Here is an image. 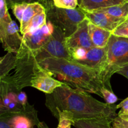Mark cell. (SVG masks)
I'll return each mask as SVG.
<instances>
[{"instance_id":"10","label":"cell","mask_w":128,"mask_h":128,"mask_svg":"<svg viewBox=\"0 0 128 128\" xmlns=\"http://www.w3.org/2000/svg\"><path fill=\"white\" fill-rule=\"evenodd\" d=\"M89 23L90 21L86 18L79 24L75 32L66 38V45L70 52L76 48L88 50L93 47L89 34Z\"/></svg>"},{"instance_id":"29","label":"cell","mask_w":128,"mask_h":128,"mask_svg":"<svg viewBox=\"0 0 128 128\" xmlns=\"http://www.w3.org/2000/svg\"><path fill=\"white\" fill-rule=\"evenodd\" d=\"M111 33L116 36L128 38V29H124V30L115 29L113 31H112Z\"/></svg>"},{"instance_id":"33","label":"cell","mask_w":128,"mask_h":128,"mask_svg":"<svg viewBox=\"0 0 128 128\" xmlns=\"http://www.w3.org/2000/svg\"><path fill=\"white\" fill-rule=\"evenodd\" d=\"M118 116L122 120L128 121V111H122L121 110L118 114Z\"/></svg>"},{"instance_id":"28","label":"cell","mask_w":128,"mask_h":128,"mask_svg":"<svg viewBox=\"0 0 128 128\" xmlns=\"http://www.w3.org/2000/svg\"><path fill=\"white\" fill-rule=\"evenodd\" d=\"M8 6L11 8L13 4L16 3H22V2H26V3H31V2H39V0H6Z\"/></svg>"},{"instance_id":"34","label":"cell","mask_w":128,"mask_h":128,"mask_svg":"<svg viewBox=\"0 0 128 128\" xmlns=\"http://www.w3.org/2000/svg\"><path fill=\"white\" fill-rule=\"evenodd\" d=\"M116 29H120V30H124V29H128V16L124 20V21Z\"/></svg>"},{"instance_id":"24","label":"cell","mask_w":128,"mask_h":128,"mask_svg":"<svg viewBox=\"0 0 128 128\" xmlns=\"http://www.w3.org/2000/svg\"><path fill=\"white\" fill-rule=\"evenodd\" d=\"M28 4L26 2H22V3H16L12 5L11 7V10H12L14 15L15 17L16 18L19 22H21V20H22V15H23V12L24 11L25 8L27 6Z\"/></svg>"},{"instance_id":"31","label":"cell","mask_w":128,"mask_h":128,"mask_svg":"<svg viewBox=\"0 0 128 128\" xmlns=\"http://www.w3.org/2000/svg\"><path fill=\"white\" fill-rule=\"evenodd\" d=\"M39 2H40L44 7L46 10L54 5L52 0H39Z\"/></svg>"},{"instance_id":"13","label":"cell","mask_w":128,"mask_h":128,"mask_svg":"<svg viewBox=\"0 0 128 128\" xmlns=\"http://www.w3.org/2000/svg\"><path fill=\"white\" fill-rule=\"evenodd\" d=\"M106 54V46L104 48L93 46L88 49L84 57L81 60L77 61V62L97 70L100 72L104 64Z\"/></svg>"},{"instance_id":"30","label":"cell","mask_w":128,"mask_h":128,"mask_svg":"<svg viewBox=\"0 0 128 128\" xmlns=\"http://www.w3.org/2000/svg\"><path fill=\"white\" fill-rule=\"evenodd\" d=\"M116 108L117 109L121 108V110L122 111H128V97L127 98L125 99L124 100L120 102L119 104L116 105Z\"/></svg>"},{"instance_id":"2","label":"cell","mask_w":128,"mask_h":128,"mask_svg":"<svg viewBox=\"0 0 128 128\" xmlns=\"http://www.w3.org/2000/svg\"><path fill=\"white\" fill-rule=\"evenodd\" d=\"M39 64L70 86L102 97L101 89L105 88L96 70L75 61L64 58H49L39 61Z\"/></svg>"},{"instance_id":"22","label":"cell","mask_w":128,"mask_h":128,"mask_svg":"<svg viewBox=\"0 0 128 128\" xmlns=\"http://www.w3.org/2000/svg\"><path fill=\"white\" fill-rule=\"evenodd\" d=\"M54 5L60 8L74 9L78 6V0H52Z\"/></svg>"},{"instance_id":"8","label":"cell","mask_w":128,"mask_h":128,"mask_svg":"<svg viewBox=\"0 0 128 128\" xmlns=\"http://www.w3.org/2000/svg\"><path fill=\"white\" fill-rule=\"evenodd\" d=\"M54 25L48 21L42 27L22 35V40L19 50L34 52L40 50L50 40L53 32Z\"/></svg>"},{"instance_id":"25","label":"cell","mask_w":128,"mask_h":128,"mask_svg":"<svg viewBox=\"0 0 128 128\" xmlns=\"http://www.w3.org/2000/svg\"><path fill=\"white\" fill-rule=\"evenodd\" d=\"M111 128H128V121L116 116L111 122Z\"/></svg>"},{"instance_id":"7","label":"cell","mask_w":128,"mask_h":128,"mask_svg":"<svg viewBox=\"0 0 128 128\" xmlns=\"http://www.w3.org/2000/svg\"><path fill=\"white\" fill-rule=\"evenodd\" d=\"M36 62L49 58H58L72 61L70 52L66 45V36L63 31L54 26L53 32L50 40L40 50L34 51Z\"/></svg>"},{"instance_id":"14","label":"cell","mask_w":128,"mask_h":128,"mask_svg":"<svg viewBox=\"0 0 128 128\" xmlns=\"http://www.w3.org/2000/svg\"><path fill=\"white\" fill-rule=\"evenodd\" d=\"M89 34L93 46L104 48L107 46L111 32L103 28L98 27L90 22Z\"/></svg>"},{"instance_id":"37","label":"cell","mask_w":128,"mask_h":128,"mask_svg":"<svg viewBox=\"0 0 128 128\" xmlns=\"http://www.w3.org/2000/svg\"><path fill=\"white\" fill-rule=\"evenodd\" d=\"M3 59H4V56H3V57H0V64L1 63V62L2 61Z\"/></svg>"},{"instance_id":"20","label":"cell","mask_w":128,"mask_h":128,"mask_svg":"<svg viewBox=\"0 0 128 128\" xmlns=\"http://www.w3.org/2000/svg\"><path fill=\"white\" fill-rule=\"evenodd\" d=\"M46 22H47V16H46V11H42V12L37 14L30 21L24 34L34 31V30L42 27L46 23Z\"/></svg>"},{"instance_id":"3","label":"cell","mask_w":128,"mask_h":128,"mask_svg":"<svg viewBox=\"0 0 128 128\" xmlns=\"http://www.w3.org/2000/svg\"><path fill=\"white\" fill-rule=\"evenodd\" d=\"M128 64V38L111 34L106 46L105 61L99 74L105 88L112 91L110 80L123 66Z\"/></svg>"},{"instance_id":"4","label":"cell","mask_w":128,"mask_h":128,"mask_svg":"<svg viewBox=\"0 0 128 128\" xmlns=\"http://www.w3.org/2000/svg\"><path fill=\"white\" fill-rule=\"evenodd\" d=\"M22 40L17 24L9 14L6 0H0V42L4 50L16 54Z\"/></svg>"},{"instance_id":"32","label":"cell","mask_w":128,"mask_h":128,"mask_svg":"<svg viewBox=\"0 0 128 128\" xmlns=\"http://www.w3.org/2000/svg\"><path fill=\"white\" fill-rule=\"evenodd\" d=\"M117 73L124 76L125 78H126L128 80V64L125 65L124 66H123L120 71H118Z\"/></svg>"},{"instance_id":"11","label":"cell","mask_w":128,"mask_h":128,"mask_svg":"<svg viewBox=\"0 0 128 128\" xmlns=\"http://www.w3.org/2000/svg\"><path fill=\"white\" fill-rule=\"evenodd\" d=\"M10 122L11 128H34L40 121L34 106L28 102L22 111L11 114Z\"/></svg>"},{"instance_id":"5","label":"cell","mask_w":128,"mask_h":128,"mask_svg":"<svg viewBox=\"0 0 128 128\" xmlns=\"http://www.w3.org/2000/svg\"><path fill=\"white\" fill-rule=\"evenodd\" d=\"M47 20L63 31L66 38L71 36L79 24L85 18L84 11L78 6L74 9L60 8L54 5L46 10Z\"/></svg>"},{"instance_id":"27","label":"cell","mask_w":128,"mask_h":128,"mask_svg":"<svg viewBox=\"0 0 128 128\" xmlns=\"http://www.w3.org/2000/svg\"><path fill=\"white\" fill-rule=\"evenodd\" d=\"M17 98L19 103L21 105H22V106H24L28 103L27 96H26V93L24 92H23V91H20L18 93Z\"/></svg>"},{"instance_id":"16","label":"cell","mask_w":128,"mask_h":128,"mask_svg":"<svg viewBox=\"0 0 128 128\" xmlns=\"http://www.w3.org/2000/svg\"><path fill=\"white\" fill-rule=\"evenodd\" d=\"M44 11H46V10L40 2H34L28 4L23 12L22 20L20 22V30L21 34L22 35L24 34L26 28L28 26L32 18L37 14Z\"/></svg>"},{"instance_id":"12","label":"cell","mask_w":128,"mask_h":128,"mask_svg":"<svg viewBox=\"0 0 128 128\" xmlns=\"http://www.w3.org/2000/svg\"><path fill=\"white\" fill-rule=\"evenodd\" d=\"M83 11V10H82ZM86 15V18L90 22L98 27L110 31L112 32L116 28L118 27L126 18L114 17L105 12L98 11H83Z\"/></svg>"},{"instance_id":"9","label":"cell","mask_w":128,"mask_h":128,"mask_svg":"<svg viewBox=\"0 0 128 128\" xmlns=\"http://www.w3.org/2000/svg\"><path fill=\"white\" fill-rule=\"evenodd\" d=\"M64 82L57 80L52 75L41 67L38 62L34 66V71L31 81V86L45 94L52 93L55 89L60 87Z\"/></svg>"},{"instance_id":"36","label":"cell","mask_w":128,"mask_h":128,"mask_svg":"<svg viewBox=\"0 0 128 128\" xmlns=\"http://www.w3.org/2000/svg\"><path fill=\"white\" fill-rule=\"evenodd\" d=\"M44 124L45 122H40L39 124L38 125L37 128H44Z\"/></svg>"},{"instance_id":"23","label":"cell","mask_w":128,"mask_h":128,"mask_svg":"<svg viewBox=\"0 0 128 128\" xmlns=\"http://www.w3.org/2000/svg\"><path fill=\"white\" fill-rule=\"evenodd\" d=\"M101 94L102 98H103L104 100L106 101V103L110 104H113L118 100V97L112 92V91H111L106 88L101 89Z\"/></svg>"},{"instance_id":"38","label":"cell","mask_w":128,"mask_h":128,"mask_svg":"<svg viewBox=\"0 0 128 128\" xmlns=\"http://www.w3.org/2000/svg\"><path fill=\"white\" fill-rule=\"evenodd\" d=\"M44 128H49V127L47 126V124H46V123H45V124H44Z\"/></svg>"},{"instance_id":"19","label":"cell","mask_w":128,"mask_h":128,"mask_svg":"<svg viewBox=\"0 0 128 128\" xmlns=\"http://www.w3.org/2000/svg\"><path fill=\"white\" fill-rule=\"evenodd\" d=\"M96 11L105 12L108 14L114 17L126 18L128 16V2H126L121 4L105 8L99 9Z\"/></svg>"},{"instance_id":"39","label":"cell","mask_w":128,"mask_h":128,"mask_svg":"<svg viewBox=\"0 0 128 128\" xmlns=\"http://www.w3.org/2000/svg\"><path fill=\"white\" fill-rule=\"evenodd\" d=\"M124 1H126V2H128V0H124Z\"/></svg>"},{"instance_id":"21","label":"cell","mask_w":128,"mask_h":128,"mask_svg":"<svg viewBox=\"0 0 128 128\" xmlns=\"http://www.w3.org/2000/svg\"><path fill=\"white\" fill-rule=\"evenodd\" d=\"M57 120L59 121L57 128H71L74 122L72 116L66 111L59 112Z\"/></svg>"},{"instance_id":"26","label":"cell","mask_w":128,"mask_h":128,"mask_svg":"<svg viewBox=\"0 0 128 128\" xmlns=\"http://www.w3.org/2000/svg\"><path fill=\"white\" fill-rule=\"evenodd\" d=\"M12 113V112H8L0 115V128H11L10 120Z\"/></svg>"},{"instance_id":"35","label":"cell","mask_w":128,"mask_h":128,"mask_svg":"<svg viewBox=\"0 0 128 128\" xmlns=\"http://www.w3.org/2000/svg\"><path fill=\"white\" fill-rule=\"evenodd\" d=\"M8 112H9V111H8V110H6L3 106H2V103H1V100H0V115L8 113Z\"/></svg>"},{"instance_id":"17","label":"cell","mask_w":128,"mask_h":128,"mask_svg":"<svg viewBox=\"0 0 128 128\" xmlns=\"http://www.w3.org/2000/svg\"><path fill=\"white\" fill-rule=\"evenodd\" d=\"M112 120L105 118L78 120L74 121L75 128H111Z\"/></svg>"},{"instance_id":"15","label":"cell","mask_w":128,"mask_h":128,"mask_svg":"<svg viewBox=\"0 0 128 128\" xmlns=\"http://www.w3.org/2000/svg\"><path fill=\"white\" fill-rule=\"evenodd\" d=\"M78 7L85 11H92L124 3V0H78Z\"/></svg>"},{"instance_id":"6","label":"cell","mask_w":128,"mask_h":128,"mask_svg":"<svg viewBox=\"0 0 128 128\" xmlns=\"http://www.w3.org/2000/svg\"><path fill=\"white\" fill-rule=\"evenodd\" d=\"M34 52L19 50L16 54V62L12 75L6 78L12 86L18 91L24 88L31 86V81L36 63Z\"/></svg>"},{"instance_id":"1","label":"cell","mask_w":128,"mask_h":128,"mask_svg":"<svg viewBox=\"0 0 128 128\" xmlns=\"http://www.w3.org/2000/svg\"><path fill=\"white\" fill-rule=\"evenodd\" d=\"M45 106L58 119V112L66 111L74 121L105 118L113 120L118 114L116 106L101 102L87 92L63 82L50 94H46Z\"/></svg>"},{"instance_id":"18","label":"cell","mask_w":128,"mask_h":128,"mask_svg":"<svg viewBox=\"0 0 128 128\" xmlns=\"http://www.w3.org/2000/svg\"><path fill=\"white\" fill-rule=\"evenodd\" d=\"M16 62V54L8 52L0 64V82L4 78L9 74L11 70H14Z\"/></svg>"}]
</instances>
